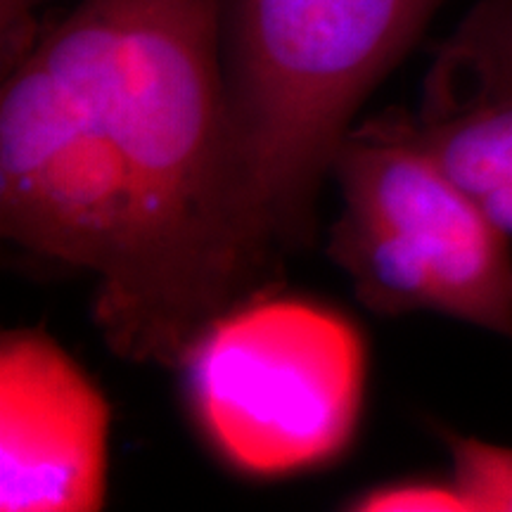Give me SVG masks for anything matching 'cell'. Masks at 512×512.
Returning <instances> with one entry per match:
<instances>
[{"label":"cell","mask_w":512,"mask_h":512,"mask_svg":"<svg viewBox=\"0 0 512 512\" xmlns=\"http://www.w3.org/2000/svg\"><path fill=\"white\" fill-rule=\"evenodd\" d=\"M512 95V0H477L425 83L422 112Z\"/></svg>","instance_id":"7"},{"label":"cell","mask_w":512,"mask_h":512,"mask_svg":"<svg viewBox=\"0 0 512 512\" xmlns=\"http://www.w3.org/2000/svg\"><path fill=\"white\" fill-rule=\"evenodd\" d=\"M330 171L344 209L328 256L370 311H437L512 339L510 238L396 112L351 128Z\"/></svg>","instance_id":"3"},{"label":"cell","mask_w":512,"mask_h":512,"mask_svg":"<svg viewBox=\"0 0 512 512\" xmlns=\"http://www.w3.org/2000/svg\"><path fill=\"white\" fill-rule=\"evenodd\" d=\"M444 0H221L228 112L266 245L311 235L318 188L363 100Z\"/></svg>","instance_id":"2"},{"label":"cell","mask_w":512,"mask_h":512,"mask_svg":"<svg viewBox=\"0 0 512 512\" xmlns=\"http://www.w3.org/2000/svg\"><path fill=\"white\" fill-rule=\"evenodd\" d=\"M441 439L470 512H512V448L456 432H441Z\"/></svg>","instance_id":"8"},{"label":"cell","mask_w":512,"mask_h":512,"mask_svg":"<svg viewBox=\"0 0 512 512\" xmlns=\"http://www.w3.org/2000/svg\"><path fill=\"white\" fill-rule=\"evenodd\" d=\"M204 441L252 477L328 465L354 439L366 347L339 313L302 299H247L200 332L181 368Z\"/></svg>","instance_id":"4"},{"label":"cell","mask_w":512,"mask_h":512,"mask_svg":"<svg viewBox=\"0 0 512 512\" xmlns=\"http://www.w3.org/2000/svg\"><path fill=\"white\" fill-rule=\"evenodd\" d=\"M479 207L486 211V216H489L508 238H512V188L486 197V200L479 202Z\"/></svg>","instance_id":"11"},{"label":"cell","mask_w":512,"mask_h":512,"mask_svg":"<svg viewBox=\"0 0 512 512\" xmlns=\"http://www.w3.org/2000/svg\"><path fill=\"white\" fill-rule=\"evenodd\" d=\"M396 119L477 202L512 188V95H494Z\"/></svg>","instance_id":"6"},{"label":"cell","mask_w":512,"mask_h":512,"mask_svg":"<svg viewBox=\"0 0 512 512\" xmlns=\"http://www.w3.org/2000/svg\"><path fill=\"white\" fill-rule=\"evenodd\" d=\"M50 0H0V64L3 74L27 55L41 22L38 10Z\"/></svg>","instance_id":"10"},{"label":"cell","mask_w":512,"mask_h":512,"mask_svg":"<svg viewBox=\"0 0 512 512\" xmlns=\"http://www.w3.org/2000/svg\"><path fill=\"white\" fill-rule=\"evenodd\" d=\"M358 512H470L465 496L448 479H396L361 491L347 505Z\"/></svg>","instance_id":"9"},{"label":"cell","mask_w":512,"mask_h":512,"mask_svg":"<svg viewBox=\"0 0 512 512\" xmlns=\"http://www.w3.org/2000/svg\"><path fill=\"white\" fill-rule=\"evenodd\" d=\"M0 228L93 273L114 354L181 368L271 261L228 112L221 0H76L3 74Z\"/></svg>","instance_id":"1"},{"label":"cell","mask_w":512,"mask_h":512,"mask_svg":"<svg viewBox=\"0 0 512 512\" xmlns=\"http://www.w3.org/2000/svg\"><path fill=\"white\" fill-rule=\"evenodd\" d=\"M110 406L43 330L0 339V510L95 512L107 498Z\"/></svg>","instance_id":"5"}]
</instances>
